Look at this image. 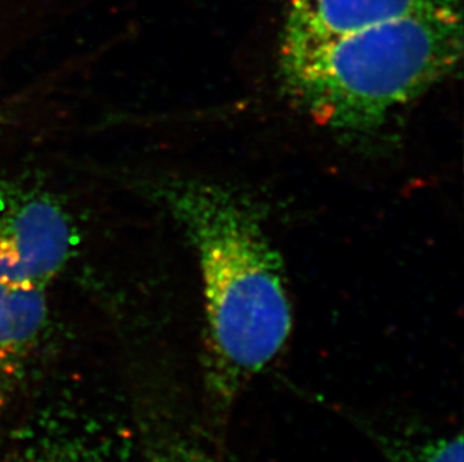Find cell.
Here are the masks:
<instances>
[{"label":"cell","mask_w":464,"mask_h":462,"mask_svg":"<svg viewBox=\"0 0 464 462\" xmlns=\"http://www.w3.org/2000/svg\"><path fill=\"white\" fill-rule=\"evenodd\" d=\"M160 194L198 253L207 311L203 383L215 409L226 411L289 340L283 262L246 197L198 180H176Z\"/></svg>","instance_id":"cell-1"},{"label":"cell","mask_w":464,"mask_h":462,"mask_svg":"<svg viewBox=\"0 0 464 462\" xmlns=\"http://www.w3.org/2000/svg\"><path fill=\"white\" fill-rule=\"evenodd\" d=\"M461 53V6H450L281 47V82L320 125L370 131L451 74Z\"/></svg>","instance_id":"cell-2"},{"label":"cell","mask_w":464,"mask_h":462,"mask_svg":"<svg viewBox=\"0 0 464 462\" xmlns=\"http://www.w3.org/2000/svg\"><path fill=\"white\" fill-rule=\"evenodd\" d=\"M74 244L70 218L54 198L0 187V283L45 287L65 267Z\"/></svg>","instance_id":"cell-3"},{"label":"cell","mask_w":464,"mask_h":462,"mask_svg":"<svg viewBox=\"0 0 464 462\" xmlns=\"http://www.w3.org/2000/svg\"><path fill=\"white\" fill-rule=\"evenodd\" d=\"M450 6H460V0H289L281 47L310 44Z\"/></svg>","instance_id":"cell-4"},{"label":"cell","mask_w":464,"mask_h":462,"mask_svg":"<svg viewBox=\"0 0 464 462\" xmlns=\"http://www.w3.org/2000/svg\"><path fill=\"white\" fill-rule=\"evenodd\" d=\"M45 287L0 283V413L26 379L49 322Z\"/></svg>","instance_id":"cell-5"},{"label":"cell","mask_w":464,"mask_h":462,"mask_svg":"<svg viewBox=\"0 0 464 462\" xmlns=\"http://www.w3.org/2000/svg\"><path fill=\"white\" fill-rule=\"evenodd\" d=\"M0 462H116L113 448L91 429L45 423L22 434Z\"/></svg>","instance_id":"cell-6"},{"label":"cell","mask_w":464,"mask_h":462,"mask_svg":"<svg viewBox=\"0 0 464 462\" xmlns=\"http://www.w3.org/2000/svg\"><path fill=\"white\" fill-rule=\"evenodd\" d=\"M388 462H463V437H381Z\"/></svg>","instance_id":"cell-7"},{"label":"cell","mask_w":464,"mask_h":462,"mask_svg":"<svg viewBox=\"0 0 464 462\" xmlns=\"http://www.w3.org/2000/svg\"><path fill=\"white\" fill-rule=\"evenodd\" d=\"M150 462H223L215 455L193 443H173L164 446Z\"/></svg>","instance_id":"cell-8"}]
</instances>
